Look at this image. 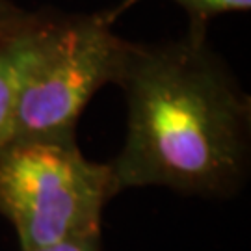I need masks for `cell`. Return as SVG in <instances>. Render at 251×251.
<instances>
[{
    "label": "cell",
    "mask_w": 251,
    "mask_h": 251,
    "mask_svg": "<svg viewBox=\"0 0 251 251\" xmlns=\"http://www.w3.org/2000/svg\"><path fill=\"white\" fill-rule=\"evenodd\" d=\"M126 45L104 9L58 15L21 86L8 142L76 140L82 112L104 86L116 82Z\"/></svg>",
    "instance_id": "3"
},
{
    "label": "cell",
    "mask_w": 251,
    "mask_h": 251,
    "mask_svg": "<svg viewBox=\"0 0 251 251\" xmlns=\"http://www.w3.org/2000/svg\"><path fill=\"white\" fill-rule=\"evenodd\" d=\"M117 190L110 162L84 156L76 140H15L0 147V216L32 250L100 233Z\"/></svg>",
    "instance_id": "2"
},
{
    "label": "cell",
    "mask_w": 251,
    "mask_h": 251,
    "mask_svg": "<svg viewBox=\"0 0 251 251\" xmlns=\"http://www.w3.org/2000/svg\"><path fill=\"white\" fill-rule=\"evenodd\" d=\"M208 26L162 43L128 41L116 76L125 134L110 168L117 194L168 188L225 199L251 166V99L208 41Z\"/></svg>",
    "instance_id": "1"
},
{
    "label": "cell",
    "mask_w": 251,
    "mask_h": 251,
    "mask_svg": "<svg viewBox=\"0 0 251 251\" xmlns=\"http://www.w3.org/2000/svg\"><path fill=\"white\" fill-rule=\"evenodd\" d=\"M140 2L144 0H119L116 6L104 9V13L112 23H116L119 15L138 6ZM170 2L184 9L190 19V25L196 26H208L212 19L229 13H244L251 9V0H170Z\"/></svg>",
    "instance_id": "5"
},
{
    "label": "cell",
    "mask_w": 251,
    "mask_h": 251,
    "mask_svg": "<svg viewBox=\"0 0 251 251\" xmlns=\"http://www.w3.org/2000/svg\"><path fill=\"white\" fill-rule=\"evenodd\" d=\"M25 9L19 8L15 2L11 0H0V28L6 26L13 19H17Z\"/></svg>",
    "instance_id": "7"
},
{
    "label": "cell",
    "mask_w": 251,
    "mask_h": 251,
    "mask_svg": "<svg viewBox=\"0 0 251 251\" xmlns=\"http://www.w3.org/2000/svg\"><path fill=\"white\" fill-rule=\"evenodd\" d=\"M100 233L84 234V236H75L67 238L62 242L50 244V246H41V248H32V250L21 251H100Z\"/></svg>",
    "instance_id": "6"
},
{
    "label": "cell",
    "mask_w": 251,
    "mask_h": 251,
    "mask_svg": "<svg viewBox=\"0 0 251 251\" xmlns=\"http://www.w3.org/2000/svg\"><path fill=\"white\" fill-rule=\"evenodd\" d=\"M60 13L23 11L0 28V147L8 142L19 91L43 52Z\"/></svg>",
    "instance_id": "4"
}]
</instances>
